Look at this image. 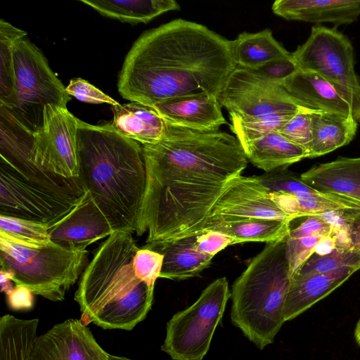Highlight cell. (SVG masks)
Returning a JSON list of instances; mask_svg holds the SVG:
<instances>
[{"instance_id":"cell-25","label":"cell","mask_w":360,"mask_h":360,"mask_svg":"<svg viewBox=\"0 0 360 360\" xmlns=\"http://www.w3.org/2000/svg\"><path fill=\"white\" fill-rule=\"evenodd\" d=\"M312 143L309 158L328 154L349 144L354 138L358 122L353 116L313 110Z\"/></svg>"},{"instance_id":"cell-36","label":"cell","mask_w":360,"mask_h":360,"mask_svg":"<svg viewBox=\"0 0 360 360\" xmlns=\"http://www.w3.org/2000/svg\"><path fill=\"white\" fill-rule=\"evenodd\" d=\"M313 110L302 108L278 131L296 145L303 148L307 153L312 143L311 112Z\"/></svg>"},{"instance_id":"cell-11","label":"cell","mask_w":360,"mask_h":360,"mask_svg":"<svg viewBox=\"0 0 360 360\" xmlns=\"http://www.w3.org/2000/svg\"><path fill=\"white\" fill-rule=\"evenodd\" d=\"M217 98L230 115L243 118L296 112L304 107L283 84L238 66L229 76Z\"/></svg>"},{"instance_id":"cell-39","label":"cell","mask_w":360,"mask_h":360,"mask_svg":"<svg viewBox=\"0 0 360 360\" xmlns=\"http://www.w3.org/2000/svg\"><path fill=\"white\" fill-rule=\"evenodd\" d=\"M65 91L70 96L82 102L94 104L108 103L112 106L119 104L115 99L82 78L72 79L65 87Z\"/></svg>"},{"instance_id":"cell-17","label":"cell","mask_w":360,"mask_h":360,"mask_svg":"<svg viewBox=\"0 0 360 360\" xmlns=\"http://www.w3.org/2000/svg\"><path fill=\"white\" fill-rule=\"evenodd\" d=\"M153 107L167 124L174 127L212 131L226 124L216 96L195 94L176 97Z\"/></svg>"},{"instance_id":"cell-42","label":"cell","mask_w":360,"mask_h":360,"mask_svg":"<svg viewBox=\"0 0 360 360\" xmlns=\"http://www.w3.org/2000/svg\"><path fill=\"white\" fill-rule=\"evenodd\" d=\"M304 218V221L298 226L293 229L290 228L288 237H323L332 233L333 227L321 215H310Z\"/></svg>"},{"instance_id":"cell-49","label":"cell","mask_w":360,"mask_h":360,"mask_svg":"<svg viewBox=\"0 0 360 360\" xmlns=\"http://www.w3.org/2000/svg\"><path fill=\"white\" fill-rule=\"evenodd\" d=\"M109 360H133L124 356H116L112 354H108Z\"/></svg>"},{"instance_id":"cell-10","label":"cell","mask_w":360,"mask_h":360,"mask_svg":"<svg viewBox=\"0 0 360 360\" xmlns=\"http://www.w3.org/2000/svg\"><path fill=\"white\" fill-rule=\"evenodd\" d=\"M78 120L68 108L45 105L42 124L32 132L31 139V158L40 168L60 177L80 180Z\"/></svg>"},{"instance_id":"cell-37","label":"cell","mask_w":360,"mask_h":360,"mask_svg":"<svg viewBox=\"0 0 360 360\" xmlns=\"http://www.w3.org/2000/svg\"><path fill=\"white\" fill-rule=\"evenodd\" d=\"M164 256L155 251L139 248L133 260V269L136 277L154 290L155 283L160 277Z\"/></svg>"},{"instance_id":"cell-47","label":"cell","mask_w":360,"mask_h":360,"mask_svg":"<svg viewBox=\"0 0 360 360\" xmlns=\"http://www.w3.org/2000/svg\"><path fill=\"white\" fill-rule=\"evenodd\" d=\"M13 274L3 269L0 271L1 291L6 295L14 287L13 285Z\"/></svg>"},{"instance_id":"cell-15","label":"cell","mask_w":360,"mask_h":360,"mask_svg":"<svg viewBox=\"0 0 360 360\" xmlns=\"http://www.w3.org/2000/svg\"><path fill=\"white\" fill-rule=\"evenodd\" d=\"M91 330L69 319L38 336L28 360H109Z\"/></svg>"},{"instance_id":"cell-46","label":"cell","mask_w":360,"mask_h":360,"mask_svg":"<svg viewBox=\"0 0 360 360\" xmlns=\"http://www.w3.org/2000/svg\"><path fill=\"white\" fill-rule=\"evenodd\" d=\"M335 249V241L333 236H323L317 243L314 253L319 255H325L330 253Z\"/></svg>"},{"instance_id":"cell-44","label":"cell","mask_w":360,"mask_h":360,"mask_svg":"<svg viewBox=\"0 0 360 360\" xmlns=\"http://www.w3.org/2000/svg\"><path fill=\"white\" fill-rule=\"evenodd\" d=\"M270 198L276 205L291 219L305 217L295 195L270 193Z\"/></svg>"},{"instance_id":"cell-33","label":"cell","mask_w":360,"mask_h":360,"mask_svg":"<svg viewBox=\"0 0 360 360\" xmlns=\"http://www.w3.org/2000/svg\"><path fill=\"white\" fill-rule=\"evenodd\" d=\"M49 229L44 224L0 214V231L29 247L39 248L50 244Z\"/></svg>"},{"instance_id":"cell-29","label":"cell","mask_w":360,"mask_h":360,"mask_svg":"<svg viewBox=\"0 0 360 360\" xmlns=\"http://www.w3.org/2000/svg\"><path fill=\"white\" fill-rule=\"evenodd\" d=\"M290 229V222L288 221L253 218L219 223L204 230H212L224 233L233 238L237 244L250 241L266 243L280 241L288 237Z\"/></svg>"},{"instance_id":"cell-5","label":"cell","mask_w":360,"mask_h":360,"mask_svg":"<svg viewBox=\"0 0 360 360\" xmlns=\"http://www.w3.org/2000/svg\"><path fill=\"white\" fill-rule=\"evenodd\" d=\"M285 240L267 243L232 285L231 321L261 349L274 342L285 322L292 279Z\"/></svg>"},{"instance_id":"cell-18","label":"cell","mask_w":360,"mask_h":360,"mask_svg":"<svg viewBox=\"0 0 360 360\" xmlns=\"http://www.w3.org/2000/svg\"><path fill=\"white\" fill-rule=\"evenodd\" d=\"M273 12L286 20L350 24L360 15V0H277Z\"/></svg>"},{"instance_id":"cell-14","label":"cell","mask_w":360,"mask_h":360,"mask_svg":"<svg viewBox=\"0 0 360 360\" xmlns=\"http://www.w3.org/2000/svg\"><path fill=\"white\" fill-rule=\"evenodd\" d=\"M253 218L292 221L276 205L270 193L254 176L240 175L215 203L202 230L219 223Z\"/></svg>"},{"instance_id":"cell-13","label":"cell","mask_w":360,"mask_h":360,"mask_svg":"<svg viewBox=\"0 0 360 360\" xmlns=\"http://www.w3.org/2000/svg\"><path fill=\"white\" fill-rule=\"evenodd\" d=\"M0 163L25 180L63 195L81 197L86 193L80 180L60 177L40 168L31 158L32 131L0 105Z\"/></svg>"},{"instance_id":"cell-19","label":"cell","mask_w":360,"mask_h":360,"mask_svg":"<svg viewBox=\"0 0 360 360\" xmlns=\"http://www.w3.org/2000/svg\"><path fill=\"white\" fill-rule=\"evenodd\" d=\"M198 233L152 242L143 246L164 256L159 278L184 280L198 276L210 265L214 257L200 253L195 248Z\"/></svg>"},{"instance_id":"cell-43","label":"cell","mask_w":360,"mask_h":360,"mask_svg":"<svg viewBox=\"0 0 360 360\" xmlns=\"http://www.w3.org/2000/svg\"><path fill=\"white\" fill-rule=\"evenodd\" d=\"M34 295L27 287L15 285L6 294L8 306L14 311L31 309L34 306Z\"/></svg>"},{"instance_id":"cell-6","label":"cell","mask_w":360,"mask_h":360,"mask_svg":"<svg viewBox=\"0 0 360 360\" xmlns=\"http://www.w3.org/2000/svg\"><path fill=\"white\" fill-rule=\"evenodd\" d=\"M87 250H70L52 242L29 247L0 231L1 269L13 274L15 285L53 302L64 300L87 266Z\"/></svg>"},{"instance_id":"cell-7","label":"cell","mask_w":360,"mask_h":360,"mask_svg":"<svg viewBox=\"0 0 360 360\" xmlns=\"http://www.w3.org/2000/svg\"><path fill=\"white\" fill-rule=\"evenodd\" d=\"M13 67L14 96L11 107L6 108L35 131L42 124L45 105L67 108L71 97L41 50L26 37L14 44Z\"/></svg>"},{"instance_id":"cell-1","label":"cell","mask_w":360,"mask_h":360,"mask_svg":"<svg viewBox=\"0 0 360 360\" xmlns=\"http://www.w3.org/2000/svg\"><path fill=\"white\" fill-rule=\"evenodd\" d=\"M146 171L140 236L146 243L200 232L219 198L248 165L236 137L167 124L158 143L142 145Z\"/></svg>"},{"instance_id":"cell-8","label":"cell","mask_w":360,"mask_h":360,"mask_svg":"<svg viewBox=\"0 0 360 360\" xmlns=\"http://www.w3.org/2000/svg\"><path fill=\"white\" fill-rule=\"evenodd\" d=\"M292 56L300 70L315 72L328 82L360 122V77L354 70L352 44L346 36L335 28L314 26L307 40Z\"/></svg>"},{"instance_id":"cell-12","label":"cell","mask_w":360,"mask_h":360,"mask_svg":"<svg viewBox=\"0 0 360 360\" xmlns=\"http://www.w3.org/2000/svg\"><path fill=\"white\" fill-rule=\"evenodd\" d=\"M82 196L63 195L44 188L0 163L1 215L30 220L50 227L70 212Z\"/></svg>"},{"instance_id":"cell-23","label":"cell","mask_w":360,"mask_h":360,"mask_svg":"<svg viewBox=\"0 0 360 360\" xmlns=\"http://www.w3.org/2000/svg\"><path fill=\"white\" fill-rule=\"evenodd\" d=\"M300 177L316 191L345 195L360 202V157L339 158L314 165Z\"/></svg>"},{"instance_id":"cell-21","label":"cell","mask_w":360,"mask_h":360,"mask_svg":"<svg viewBox=\"0 0 360 360\" xmlns=\"http://www.w3.org/2000/svg\"><path fill=\"white\" fill-rule=\"evenodd\" d=\"M356 271L345 267L328 274L292 276L284 306L285 321L295 319L328 295Z\"/></svg>"},{"instance_id":"cell-41","label":"cell","mask_w":360,"mask_h":360,"mask_svg":"<svg viewBox=\"0 0 360 360\" xmlns=\"http://www.w3.org/2000/svg\"><path fill=\"white\" fill-rule=\"evenodd\" d=\"M235 244V240L224 233L204 230L198 234L195 248L200 253L214 257L227 246Z\"/></svg>"},{"instance_id":"cell-48","label":"cell","mask_w":360,"mask_h":360,"mask_svg":"<svg viewBox=\"0 0 360 360\" xmlns=\"http://www.w3.org/2000/svg\"><path fill=\"white\" fill-rule=\"evenodd\" d=\"M354 338L357 344L360 346V319L358 321L354 330Z\"/></svg>"},{"instance_id":"cell-34","label":"cell","mask_w":360,"mask_h":360,"mask_svg":"<svg viewBox=\"0 0 360 360\" xmlns=\"http://www.w3.org/2000/svg\"><path fill=\"white\" fill-rule=\"evenodd\" d=\"M305 215H321L325 213L360 210V202L339 194L321 192L295 195Z\"/></svg>"},{"instance_id":"cell-40","label":"cell","mask_w":360,"mask_h":360,"mask_svg":"<svg viewBox=\"0 0 360 360\" xmlns=\"http://www.w3.org/2000/svg\"><path fill=\"white\" fill-rule=\"evenodd\" d=\"M276 83L283 84L285 80L300 70L292 53L286 57L270 62L257 70H252Z\"/></svg>"},{"instance_id":"cell-45","label":"cell","mask_w":360,"mask_h":360,"mask_svg":"<svg viewBox=\"0 0 360 360\" xmlns=\"http://www.w3.org/2000/svg\"><path fill=\"white\" fill-rule=\"evenodd\" d=\"M342 217L349 229L351 249L360 252V210L342 211Z\"/></svg>"},{"instance_id":"cell-26","label":"cell","mask_w":360,"mask_h":360,"mask_svg":"<svg viewBox=\"0 0 360 360\" xmlns=\"http://www.w3.org/2000/svg\"><path fill=\"white\" fill-rule=\"evenodd\" d=\"M230 42L234 62L248 70L259 69L291 53L276 40L269 29L255 33L244 32Z\"/></svg>"},{"instance_id":"cell-20","label":"cell","mask_w":360,"mask_h":360,"mask_svg":"<svg viewBox=\"0 0 360 360\" xmlns=\"http://www.w3.org/2000/svg\"><path fill=\"white\" fill-rule=\"evenodd\" d=\"M283 86L305 108L345 117L352 116L350 105L328 82L315 72L300 70L285 80Z\"/></svg>"},{"instance_id":"cell-22","label":"cell","mask_w":360,"mask_h":360,"mask_svg":"<svg viewBox=\"0 0 360 360\" xmlns=\"http://www.w3.org/2000/svg\"><path fill=\"white\" fill-rule=\"evenodd\" d=\"M112 120L106 124L142 145L154 144L164 136L167 124L153 107L138 102L114 105Z\"/></svg>"},{"instance_id":"cell-4","label":"cell","mask_w":360,"mask_h":360,"mask_svg":"<svg viewBox=\"0 0 360 360\" xmlns=\"http://www.w3.org/2000/svg\"><path fill=\"white\" fill-rule=\"evenodd\" d=\"M133 233L117 231L98 248L75 293L82 318L105 329L132 330L151 309L154 290L135 275Z\"/></svg>"},{"instance_id":"cell-38","label":"cell","mask_w":360,"mask_h":360,"mask_svg":"<svg viewBox=\"0 0 360 360\" xmlns=\"http://www.w3.org/2000/svg\"><path fill=\"white\" fill-rule=\"evenodd\" d=\"M322 237L307 236L285 240V257L292 274L294 275L314 252L315 248Z\"/></svg>"},{"instance_id":"cell-31","label":"cell","mask_w":360,"mask_h":360,"mask_svg":"<svg viewBox=\"0 0 360 360\" xmlns=\"http://www.w3.org/2000/svg\"><path fill=\"white\" fill-rule=\"evenodd\" d=\"M296 112H277L248 118L230 115V127L243 146L270 133L279 131Z\"/></svg>"},{"instance_id":"cell-2","label":"cell","mask_w":360,"mask_h":360,"mask_svg":"<svg viewBox=\"0 0 360 360\" xmlns=\"http://www.w3.org/2000/svg\"><path fill=\"white\" fill-rule=\"evenodd\" d=\"M236 67L230 40L203 25L176 19L136 40L117 89L123 98L151 107L181 96H218Z\"/></svg>"},{"instance_id":"cell-27","label":"cell","mask_w":360,"mask_h":360,"mask_svg":"<svg viewBox=\"0 0 360 360\" xmlns=\"http://www.w3.org/2000/svg\"><path fill=\"white\" fill-rule=\"evenodd\" d=\"M103 16L122 22L147 23L169 11L179 10L174 0L101 1L79 0Z\"/></svg>"},{"instance_id":"cell-3","label":"cell","mask_w":360,"mask_h":360,"mask_svg":"<svg viewBox=\"0 0 360 360\" xmlns=\"http://www.w3.org/2000/svg\"><path fill=\"white\" fill-rule=\"evenodd\" d=\"M80 180L115 231L140 236L146 171L142 146L106 124L78 120Z\"/></svg>"},{"instance_id":"cell-32","label":"cell","mask_w":360,"mask_h":360,"mask_svg":"<svg viewBox=\"0 0 360 360\" xmlns=\"http://www.w3.org/2000/svg\"><path fill=\"white\" fill-rule=\"evenodd\" d=\"M345 267L360 269V252L353 249L335 248L325 255L313 253L292 276L328 274Z\"/></svg>"},{"instance_id":"cell-28","label":"cell","mask_w":360,"mask_h":360,"mask_svg":"<svg viewBox=\"0 0 360 360\" xmlns=\"http://www.w3.org/2000/svg\"><path fill=\"white\" fill-rule=\"evenodd\" d=\"M39 319H22L10 314L0 318V360H28L38 337Z\"/></svg>"},{"instance_id":"cell-24","label":"cell","mask_w":360,"mask_h":360,"mask_svg":"<svg viewBox=\"0 0 360 360\" xmlns=\"http://www.w3.org/2000/svg\"><path fill=\"white\" fill-rule=\"evenodd\" d=\"M248 160L268 172L308 158L303 148L296 145L278 131L265 135L242 146Z\"/></svg>"},{"instance_id":"cell-35","label":"cell","mask_w":360,"mask_h":360,"mask_svg":"<svg viewBox=\"0 0 360 360\" xmlns=\"http://www.w3.org/2000/svg\"><path fill=\"white\" fill-rule=\"evenodd\" d=\"M288 167H280L265 172L255 179L270 193L298 195L315 193L317 191L304 183L300 176L289 171Z\"/></svg>"},{"instance_id":"cell-9","label":"cell","mask_w":360,"mask_h":360,"mask_svg":"<svg viewBox=\"0 0 360 360\" xmlns=\"http://www.w3.org/2000/svg\"><path fill=\"white\" fill-rule=\"evenodd\" d=\"M230 297L226 277L212 282L192 305L168 321L162 350L172 360H202Z\"/></svg>"},{"instance_id":"cell-16","label":"cell","mask_w":360,"mask_h":360,"mask_svg":"<svg viewBox=\"0 0 360 360\" xmlns=\"http://www.w3.org/2000/svg\"><path fill=\"white\" fill-rule=\"evenodd\" d=\"M115 231L86 192L76 206L49 229L52 243L70 250L83 251Z\"/></svg>"},{"instance_id":"cell-30","label":"cell","mask_w":360,"mask_h":360,"mask_svg":"<svg viewBox=\"0 0 360 360\" xmlns=\"http://www.w3.org/2000/svg\"><path fill=\"white\" fill-rule=\"evenodd\" d=\"M27 32L0 20V105L9 108L14 96L13 46Z\"/></svg>"}]
</instances>
